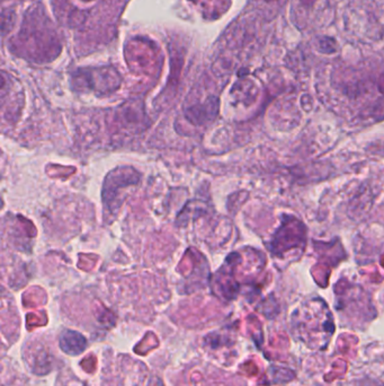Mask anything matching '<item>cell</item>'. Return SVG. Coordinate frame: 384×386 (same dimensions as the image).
Returning <instances> with one entry per match:
<instances>
[{"label":"cell","mask_w":384,"mask_h":386,"mask_svg":"<svg viewBox=\"0 0 384 386\" xmlns=\"http://www.w3.org/2000/svg\"><path fill=\"white\" fill-rule=\"evenodd\" d=\"M60 347L68 355L77 356L86 349L87 341L81 334L74 331H65L60 337Z\"/></svg>","instance_id":"cell-1"},{"label":"cell","mask_w":384,"mask_h":386,"mask_svg":"<svg viewBox=\"0 0 384 386\" xmlns=\"http://www.w3.org/2000/svg\"><path fill=\"white\" fill-rule=\"evenodd\" d=\"M152 386H163V383H161V382H160V380H154V385Z\"/></svg>","instance_id":"cell-2"}]
</instances>
